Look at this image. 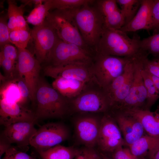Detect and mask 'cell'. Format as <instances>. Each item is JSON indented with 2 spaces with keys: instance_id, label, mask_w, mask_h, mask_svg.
I'll return each mask as SVG.
<instances>
[{
  "instance_id": "7bdbcfd3",
  "label": "cell",
  "mask_w": 159,
  "mask_h": 159,
  "mask_svg": "<svg viewBox=\"0 0 159 159\" xmlns=\"http://www.w3.org/2000/svg\"><path fill=\"white\" fill-rule=\"evenodd\" d=\"M150 159H159V149Z\"/></svg>"
},
{
  "instance_id": "6da1fadb",
  "label": "cell",
  "mask_w": 159,
  "mask_h": 159,
  "mask_svg": "<svg viewBox=\"0 0 159 159\" xmlns=\"http://www.w3.org/2000/svg\"><path fill=\"white\" fill-rule=\"evenodd\" d=\"M141 40L136 34L132 38L120 30L103 28L95 53L121 57H131L141 51Z\"/></svg>"
},
{
  "instance_id": "484cf974",
  "label": "cell",
  "mask_w": 159,
  "mask_h": 159,
  "mask_svg": "<svg viewBox=\"0 0 159 159\" xmlns=\"http://www.w3.org/2000/svg\"><path fill=\"white\" fill-rule=\"evenodd\" d=\"M141 74L147 93L145 110H149L159 98V92L144 69L143 67L141 71Z\"/></svg>"
},
{
  "instance_id": "ffe728a7",
  "label": "cell",
  "mask_w": 159,
  "mask_h": 159,
  "mask_svg": "<svg viewBox=\"0 0 159 159\" xmlns=\"http://www.w3.org/2000/svg\"><path fill=\"white\" fill-rule=\"evenodd\" d=\"M87 83L73 79L59 77L54 79L52 86L69 100L80 93Z\"/></svg>"
},
{
  "instance_id": "8992f818",
  "label": "cell",
  "mask_w": 159,
  "mask_h": 159,
  "mask_svg": "<svg viewBox=\"0 0 159 159\" xmlns=\"http://www.w3.org/2000/svg\"><path fill=\"white\" fill-rule=\"evenodd\" d=\"M131 58L95 53L90 66L93 79L103 89L105 88L123 72Z\"/></svg>"
},
{
  "instance_id": "d6a6232c",
  "label": "cell",
  "mask_w": 159,
  "mask_h": 159,
  "mask_svg": "<svg viewBox=\"0 0 159 159\" xmlns=\"http://www.w3.org/2000/svg\"><path fill=\"white\" fill-rule=\"evenodd\" d=\"M27 151L16 146H11L1 159H37L28 155L26 153Z\"/></svg>"
},
{
  "instance_id": "8fae6325",
  "label": "cell",
  "mask_w": 159,
  "mask_h": 159,
  "mask_svg": "<svg viewBox=\"0 0 159 159\" xmlns=\"http://www.w3.org/2000/svg\"><path fill=\"white\" fill-rule=\"evenodd\" d=\"M31 35L36 58L41 64L47 62L52 49L59 39L54 26L46 18L43 24L34 26Z\"/></svg>"
},
{
  "instance_id": "d4e9b609",
  "label": "cell",
  "mask_w": 159,
  "mask_h": 159,
  "mask_svg": "<svg viewBox=\"0 0 159 159\" xmlns=\"http://www.w3.org/2000/svg\"><path fill=\"white\" fill-rule=\"evenodd\" d=\"M124 16L125 25L134 17L140 6L141 0H116Z\"/></svg>"
},
{
  "instance_id": "52a82bcc",
  "label": "cell",
  "mask_w": 159,
  "mask_h": 159,
  "mask_svg": "<svg viewBox=\"0 0 159 159\" xmlns=\"http://www.w3.org/2000/svg\"><path fill=\"white\" fill-rule=\"evenodd\" d=\"M46 18L54 26L60 39L94 51L83 40L71 9L55 10L49 12Z\"/></svg>"
},
{
  "instance_id": "603a6c76",
  "label": "cell",
  "mask_w": 159,
  "mask_h": 159,
  "mask_svg": "<svg viewBox=\"0 0 159 159\" xmlns=\"http://www.w3.org/2000/svg\"><path fill=\"white\" fill-rule=\"evenodd\" d=\"M78 149L59 144L46 150L38 152L42 159H74Z\"/></svg>"
},
{
  "instance_id": "ab89813d",
  "label": "cell",
  "mask_w": 159,
  "mask_h": 159,
  "mask_svg": "<svg viewBox=\"0 0 159 159\" xmlns=\"http://www.w3.org/2000/svg\"><path fill=\"white\" fill-rule=\"evenodd\" d=\"M11 146L10 144L2 138H0V157L3 154L5 153L6 151Z\"/></svg>"
},
{
  "instance_id": "4316f807",
  "label": "cell",
  "mask_w": 159,
  "mask_h": 159,
  "mask_svg": "<svg viewBox=\"0 0 159 159\" xmlns=\"http://www.w3.org/2000/svg\"><path fill=\"white\" fill-rule=\"evenodd\" d=\"M93 0H50L51 9H72L83 6L92 4L95 2Z\"/></svg>"
},
{
  "instance_id": "8d00e7d4",
  "label": "cell",
  "mask_w": 159,
  "mask_h": 159,
  "mask_svg": "<svg viewBox=\"0 0 159 159\" xmlns=\"http://www.w3.org/2000/svg\"><path fill=\"white\" fill-rule=\"evenodd\" d=\"M151 30L153 31L154 34L159 32V0H153Z\"/></svg>"
},
{
  "instance_id": "f546056e",
  "label": "cell",
  "mask_w": 159,
  "mask_h": 159,
  "mask_svg": "<svg viewBox=\"0 0 159 159\" xmlns=\"http://www.w3.org/2000/svg\"><path fill=\"white\" fill-rule=\"evenodd\" d=\"M140 48L148 54L159 55V32L141 40Z\"/></svg>"
},
{
  "instance_id": "b9f144b4",
  "label": "cell",
  "mask_w": 159,
  "mask_h": 159,
  "mask_svg": "<svg viewBox=\"0 0 159 159\" xmlns=\"http://www.w3.org/2000/svg\"><path fill=\"white\" fill-rule=\"evenodd\" d=\"M145 71L153 81L157 89L159 92V77L152 74L146 71Z\"/></svg>"
},
{
  "instance_id": "5b68a950",
  "label": "cell",
  "mask_w": 159,
  "mask_h": 159,
  "mask_svg": "<svg viewBox=\"0 0 159 159\" xmlns=\"http://www.w3.org/2000/svg\"><path fill=\"white\" fill-rule=\"evenodd\" d=\"M95 52L59 39L52 49L47 62L48 65L64 66L69 64L91 65Z\"/></svg>"
},
{
  "instance_id": "4fadbf2b",
  "label": "cell",
  "mask_w": 159,
  "mask_h": 159,
  "mask_svg": "<svg viewBox=\"0 0 159 159\" xmlns=\"http://www.w3.org/2000/svg\"><path fill=\"white\" fill-rule=\"evenodd\" d=\"M75 121V135L77 140L84 146L97 145L100 120L97 113H80Z\"/></svg>"
},
{
  "instance_id": "7c38bea8",
  "label": "cell",
  "mask_w": 159,
  "mask_h": 159,
  "mask_svg": "<svg viewBox=\"0 0 159 159\" xmlns=\"http://www.w3.org/2000/svg\"><path fill=\"white\" fill-rule=\"evenodd\" d=\"M125 145L121 132L114 117L109 112L101 117L97 145L102 152L112 153Z\"/></svg>"
},
{
  "instance_id": "44dd1931",
  "label": "cell",
  "mask_w": 159,
  "mask_h": 159,
  "mask_svg": "<svg viewBox=\"0 0 159 159\" xmlns=\"http://www.w3.org/2000/svg\"><path fill=\"white\" fill-rule=\"evenodd\" d=\"M129 148L135 156L140 158L147 153L150 159L159 149V137L144 135Z\"/></svg>"
},
{
  "instance_id": "9a60e30c",
  "label": "cell",
  "mask_w": 159,
  "mask_h": 159,
  "mask_svg": "<svg viewBox=\"0 0 159 159\" xmlns=\"http://www.w3.org/2000/svg\"><path fill=\"white\" fill-rule=\"evenodd\" d=\"M37 120L34 112L17 102L0 100V123L5 127L22 121Z\"/></svg>"
},
{
  "instance_id": "277c9868",
  "label": "cell",
  "mask_w": 159,
  "mask_h": 159,
  "mask_svg": "<svg viewBox=\"0 0 159 159\" xmlns=\"http://www.w3.org/2000/svg\"><path fill=\"white\" fill-rule=\"evenodd\" d=\"M90 5H85L71 10L83 40L94 50L101 37L104 24L98 9L95 6Z\"/></svg>"
},
{
  "instance_id": "f35d334b",
  "label": "cell",
  "mask_w": 159,
  "mask_h": 159,
  "mask_svg": "<svg viewBox=\"0 0 159 159\" xmlns=\"http://www.w3.org/2000/svg\"><path fill=\"white\" fill-rule=\"evenodd\" d=\"M0 57L8 58L16 63L18 57V51L10 44L4 45L0 49Z\"/></svg>"
},
{
  "instance_id": "3957f363",
  "label": "cell",
  "mask_w": 159,
  "mask_h": 159,
  "mask_svg": "<svg viewBox=\"0 0 159 159\" xmlns=\"http://www.w3.org/2000/svg\"><path fill=\"white\" fill-rule=\"evenodd\" d=\"M110 110L103 88L94 79L75 97L69 100V115L80 113H105Z\"/></svg>"
},
{
  "instance_id": "4dcf8cb0",
  "label": "cell",
  "mask_w": 159,
  "mask_h": 159,
  "mask_svg": "<svg viewBox=\"0 0 159 159\" xmlns=\"http://www.w3.org/2000/svg\"><path fill=\"white\" fill-rule=\"evenodd\" d=\"M145 132L141 123L135 119L132 132L123 136L125 145L129 147L133 144L144 135Z\"/></svg>"
},
{
  "instance_id": "5bb4252c",
  "label": "cell",
  "mask_w": 159,
  "mask_h": 159,
  "mask_svg": "<svg viewBox=\"0 0 159 159\" xmlns=\"http://www.w3.org/2000/svg\"><path fill=\"white\" fill-rule=\"evenodd\" d=\"M36 122H20L5 127L0 138L11 145L16 144L27 151L30 140L37 130L34 127Z\"/></svg>"
},
{
  "instance_id": "60d3db41",
  "label": "cell",
  "mask_w": 159,
  "mask_h": 159,
  "mask_svg": "<svg viewBox=\"0 0 159 159\" xmlns=\"http://www.w3.org/2000/svg\"><path fill=\"white\" fill-rule=\"evenodd\" d=\"M23 4L25 5H34L35 6L40 4H43L45 1L44 0H21Z\"/></svg>"
},
{
  "instance_id": "30bf717a",
  "label": "cell",
  "mask_w": 159,
  "mask_h": 159,
  "mask_svg": "<svg viewBox=\"0 0 159 159\" xmlns=\"http://www.w3.org/2000/svg\"><path fill=\"white\" fill-rule=\"evenodd\" d=\"M17 49L18 57L16 64V75L24 81L29 89L30 99L35 101L36 90L40 78L41 63L27 49Z\"/></svg>"
},
{
  "instance_id": "ba28073f",
  "label": "cell",
  "mask_w": 159,
  "mask_h": 159,
  "mask_svg": "<svg viewBox=\"0 0 159 159\" xmlns=\"http://www.w3.org/2000/svg\"><path fill=\"white\" fill-rule=\"evenodd\" d=\"M145 54L142 52L136 56L133 79L128 94L112 111L122 112L132 109L145 110L147 93L141 71L143 68V59Z\"/></svg>"
},
{
  "instance_id": "d6986e66",
  "label": "cell",
  "mask_w": 159,
  "mask_h": 159,
  "mask_svg": "<svg viewBox=\"0 0 159 159\" xmlns=\"http://www.w3.org/2000/svg\"><path fill=\"white\" fill-rule=\"evenodd\" d=\"M133 117L142 124L148 135L159 137V112L150 110L132 109L122 112Z\"/></svg>"
},
{
  "instance_id": "d590c367",
  "label": "cell",
  "mask_w": 159,
  "mask_h": 159,
  "mask_svg": "<svg viewBox=\"0 0 159 159\" xmlns=\"http://www.w3.org/2000/svg\"><path fill=\"white\" fill-rule=\"evenodd\" d=\"M16 76L13 79L19 88L21 97L19 104L21 105L26 101L28 98L30 99V93L28 88L24 81L20 77Z\"/></svg>"
},
{
  "instance_id": "1f68e13d",
  "label": "cell",
  "mask_w": 159,
  "mask_h": 159,
  "mask_svg": "<svg viewBox=\"0 0 159 159\" xmlns=\"http://www.w3.org/2000/svg\"><path fill=\"white\" fill-rule=\"evenodd\" d=\"M8 19L7 14L1 15L0 18V47L11 43L9 37L10 31L7 21Z\"/></svg>"
},
{
  "instance_id": "7402d4cb",
  "label": "cell",
  "mask_w": 159,
  "mask_h": 159,
  "mask_svg": "<svg viewBox=\"0 0 159 159\" xmlns=\"http://www.w3.org/2000/svg\"><path fill=\"white\" fill-rule=\"evenodd\" d=\"M8 18V24L10 32L17 29L29 30V28L25 20L23 14L26 5L22 4L18 6L15 1L7 0Z\"/></svg>"
},
{
  "instance_id": "9c48e42d",
  "label": "cell",
  "mask_w": 159,
  "mask_h": 159,
  "mask_svg": "<svg viewBox=\"0 0 159 159\" xmlns=\"http://www.w3.org/2000/svg\"><path fill=\"white\" fill-rule=\"evenodd\" d=\"M69 135V129L62 123H48L37 130L30 140L29 145L38 152L44 151L67 140Z\"/></svg>"
},
{
  "instance_id": "2e32d148",
  "label": "cell",
  "mask_w": 159,
  "mask_h": 159,
  "mask_svg": "<svg viewBox=\"0 0 159 159\" xmlns=\"http://www.w3.org/2000/svg\"><path fill=\"white\" fill-rule=\"evenodd\" d=\"M90 66L81 64L47 65L44 68V72L46 76L54 79L63 77L88 83L94 79Z\"/></svg>"
},
{
  "instance_id": "ee69618b",
  "label": "cell",
  "mask_w": 159,
  "mask_h": 159,
  "mask_svg": "<svg viewBox=\"0 0 159 159\" xmlns=\"http://www.w3.org/2000/svg\"><path fill=\"white\" fill-rule=\"evenodd\" d=\"M102 159H112L102 152H100Z\"/></svg>"
},
{
  "instance_id": "e575fe53",
  "label": "cell",
  "mask_w": 159,
  "mask_h": 159,
  "mask_svg": "<svg viewBox=\"0 0 159 159\" xmlns=\"http://www.w3.org/2000/svg\"><path fill=\"white\" fill-rule=\"evenodd\" d=\"M16 63L9 59L0 57V65L8 79H12L16 75Z\"/></svg>"
},
{
  "instance_id": "e0dca14e",
  "label": "cell",
  "mask_w": 159,
  "mask_h": 159,
  "mask_svg": "<svg viewBox=\"0 0 159 159\" xmlns=\"http://www.w3.org/2000/svg\"><path fill=\"white\" fill-rule=\"evenodd\" d=\"M95 6L102 16L104 28L120 30L125 24V20L116 0L96 1Z\"/></svg>"
},
{
  "instance_id": "74e56055",
  "label": "cell",
  "mask_w": 159,
  "mask_h": 159,
  "mask_svg": "<svg viewBox=\"0 0 159 159\" xmlns=\"http://www.w3.org/2000/svg\"><path fill=\"white\" fill-rule=\"evenodd\" d=\"M122 146H120L112 153V159H140L132 153L129 148Z\"/></svg>"
},
{
  "instance_id": "83f0119b",
  "label": "cell",
  "mask_w": 159,
  "mask_h": 159,
  "mask_svg": "<svg viewBox=\"0 0 159 159\" xmlns=\"http://www.w3.org/2000/svg\"><path fill=\"white\" fill-rule=\"evenodd\" d=\"M1 98L9 101L20 103V95L18 87L12 79L5 83L1 89Z\"/></svg>"
},
{
  "instance_id": "ac0fdd59",
  "label": "cell",
  "mask_w": 159,
  "mask_h": 159,
  "mask_svg": "<svg viewBox=\"0 0 159 159\" xmlns=\"http://www.w3.org/2000/svg\"><path fill=\"white\" fill-rule=\"evenodd\" d=\"M153 1V0H141L140 6L135 16L120 30L126 33L141 29L151 30Z\"/></svg>"
},
{
  "instance_id": "cb8c5ba5",
  "label": "cell",
  "mask_w": 159,
  "mask_h": 159,
  "mask_svg": "<svg viewBox=\"0 0 159 159\" xmlns=\"http://www.w3.org/2000/svg\"><path fill=\"white\" fill-rule=\"evenodd\" d=\"M50 0H46L42 4L35 6L27 17L26 22L35 26H39L43 23L51 9Z\"/></svg>"
},
{
  "instance_id": "7a4b0ae2",
  "label": "cell",
  "mask_w": 159,
  "mask_h": 159,
  "mask_svg": "<svg viewBox=\"0 0 159 159\" xmlns=\"http://www.w3.org/2000/svg\"><path fill=\"white\" fill-rule=\"evenodd\" d=\"M37 120L62 118L69 115V100L40 78L35 96Z\"/></svg>"
},
{
  "instance_id": "f6af8a7d",
  "label": "cell",
  "mask_w": 159,
  "mask_h": 159,
  "mask_svg": "<svg viewBox=\"0 0 159 159\" xmlns=\"http://www.w3.org/2000/svg\"><path fill=\"white\" fill-rule=\"evenodd\" d=\"M157 58L156 59H158V60H159V55L157 57Z\"/></svg>"
},
{
  "instance_id": "836d02e7",
  "label": "cell",
  "mask_w": 159,
  "mask_h": 159,
  "mask_svg": "<svg viewBox=\"0 0 159 159\" xmlns=\"http://www.w3.org/2000/svg\"><path fill=\"white\" fill-rule=\"evenodd\" d=\"M74 159H102L100 154L95 148L84 146L78 149Z\"/></svg>"
},
{
  "instance_id": "f1b7e54d",
  "label": "cell",
  "mask_w": 159,
  "mask_h": 159,
  "mask_svg": "<svg viewBox=\"0 0 159 159\" xmlns=\"http://www.w3.org/2000/svg\"><path fill=\"white\" fill-rule=\"evenodd\" d=\"M10 39L11 43L14 44L17 48L24 49L27 47L30 39L31 33L29 30L17 29L10 32Z\"/></svg>"
}]
</instances>
